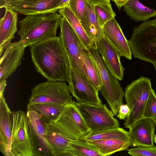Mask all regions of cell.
<instances>
[{"mask_svg":"<svg viewBox=\"0 0 156 156\" xmlns=\"http://www.w3.org/2000/svg\"><path fill=\"white\" fill-rule=\"evenodd\" d=\"M36 71L51 81L67 82L70 65L59 37H51L30 46Z\"/></svg>","mask_w":156,"mask_h":156,"instance_id":"cell-1","label":"cell"},{"mask_svg":"<svg viewBox=\"0 0 156 156\" xmlns=\"http://www.w3.org/2000/svg\"><path fill=\"white\" fill-rule=\"evenodd\" d=\"M62 17L56 12L27 15L19 22L20 40L27 47L56 36Z\"/></svg>","mask_w":156,"mask_h":156,"instance_id":"cell-2","label":"cell"},{"mask_svg":"<svg viewBox=\"0 0 156 156\" xmlns=\"http://www.w3.org/2000/svg\"><path fill=\"white\" fill-rule=\"evenodd\" d=\"M129 42L134 58L156 62V16L136 26Z\"/></svg>","mask_w":156,"mask_h":156,"instance_id":"cell-3","label":"cell"},{"mask_svg":"<svg viewBox=\"0 0 156 156\" xmlns=\"http://www.w3.org/2000/svg\"><path fill=\"white\" fill-rule=\"evenodd\" d=\"M152 89L150 79L140 76L127 85L124 96L130 112L124 123L129 129L138 120L143 118L145 106Z\"/></svg>","mask_w":156,"mask_h":156,"instance_id":"cell-4","label":"cell"},{"mask_svg":"<svg viewBox=\"0 0 156 156\" xmlns=\"http://www.w3.org/2000/svg\"><path fill=\"white\" fill-rule=\"evenodd\" d=\"M88 51L99 69L101 85L99 91L107 102L114 115H116L125 92L118 80L109 71L105 65L97 48V44Z\"/></svg>","mask_w":156,"mask_h":156,"instance_id":"cell-5","label":"cell"},{"mask_svg":"<svg viewBox=\"0 0 156 156\" xmlns=\"http://www.w3.org/2000/svg\"><path fill=\"white\" fill-rule=\"evenodd\" d=\"M50 124L58 132L70 141L80 140L90 132L76 103L73 100L66 105L57 119Z\"/></svg>","mask_w":156,"mask_h":156,"instance_id":"cell-6","label":"cell"},{"mask_svg":"<svg viewBox=\"0 0 156 156\" xmlns=\"http://www.w3.org/2000/svg\"><path fill=\"white\" fill-rule=\"evenodd\" d=\"M12 156H34L29 132V121L27 113L21 110L12 112Z\"/></svg>","mask_w":156,"mask_h":156,"instance_id":"cell-7","label":"cell"},{"mask_svg":"<svg viewBox=\"0 0 156 156\" xmlns=\"http://www.w3.org/2000/svg\"><path fill=\"white\" fill-rule=\"evenodd\" d=\"M69 86L65 82L47 80L31 89L30 103H51L66 105L72 101Z\"/></svg>","mask_w":156,"mask_h":156,"instance_id":"cell-8","label":"cell"},{"mask_svg":"<svg viewBox=\"0 0 156 156\" xmlns=\"http://www.w3.org/2000/svg\"><path fill=\"white\" fill-rule=\"evenodd\" d=\"M59 27V37L67 56L70 67L85 75L83 53L86 48L72 27L63 17Z\"/></svg>","mask_w":156,"mask_h":156,"instance_id":"cell-9","label":"cell"},{"mask_svg":"<svg viewBox=\"0 0 156 156\" xmlns=\"http://www.w3.org/2000/svg\"><path fill=\"white\" fill-rule=\"evenodd\" d=\"M76 104L90 132L119 127L118 121L106 104Z\"/></svg>","mask_w":156,"mask_h":156,"instance_id":"cell-10","label":"cell"},{"mask_svg":"<svg viewBox=\"0 0 156 156\" xmlns=\"http://www.w3.org/2000/svg\"><path fill=\"white\" fill-rule=\"evenodd\" d=\"M68 82L70 93L77 103L101 105L98 93L88 81L86 75L70 67Z\"/></svg>","mask_w":156,"mask_h":156,"instance_id":"cell-11","label":"cell"},{"mask_svg":"<svg viewBox=\"0 0 156 156\" xmlns=\"http://www.w3.org/2000/svg\"><path fill=\"white\" fill-rule=\"evenodd\" d=\"M29 132L34 156H53L47 138L44 123L36 112L27 110Z\"/></svg>","mask_w":156,"mask_h":156,"instance_id":"cell-12","label":"cell"},{"mask_svg":"<svg viewBox=\"0 0 156 156\" xmlns=\"http://www.w3.org/2000/svg\"><path fill=\"white\" fill-rule=\"evenodd\" d=\"M26 47L20 40L8 45L0 57V80H6L20 65Z\"/></svg>","mask_w":156,"mask_h":156,"instance_id":"cell-13","label":"cell"},{"mask_svg":"<svg viewBox=\"0 0 156 156\" xmlns=\"http://www.w3.org/2000/svg\"><path fill=\"white\" fill-rule=\"evenodd\" d=\"M156 125V122L149 118L137 121L129 129V146L155 147L153 139Z\"/></svg>","mask_w":156,"mask_h":156,"instance_id":"cell-14","label":"cell"},{"mask_svg":"<svg viewBox=\"0 0 156 156\" xmlns=\"http://www.w3.org/2000/svg\"><path fill=\"white\" fill-rule=\"evenodd\" d=\"M98 51L110 72L118 80H122L124 68L120 61L118 51L102 35L97 43Z\"/></svg>","mask_w":156,"mask_h":156,"instance_id":"cell-15","label":"cell"},{"mask_svg":"<svg viewBox=\"0 0 156 156\" xmlns=\"http://www.w3.org/2000/svg\"><path fill=\"white\" fill-rule=\"evenodd\" d=\"M102 29L104 37L118 51L120 56L131 60L132 54L129 41L115 18L105 24Z\"/></svg>","mask_w":156,"mask_h":156,"instance_id":"cell-16","label":"cell"},{"mask_svg":"<svg viewBox=\"0 0 156 156\" xmlns=\"http://www.w3.org/2000/svg\"><path fill=\"white\" fill-rule=\"evenodd\" d=\"M12 126V111L3 96L0 98V151L4 156H12L10 137Z\"/></svg>","mask_w":156,"mask_h":156,"instance_id":"cell-17","label":"cell"},{"mask_svg":"<svg viewBox=\"0 0 156 156\" xmlns=\"http://www.w3.org/2000/svg\"><path fill=\"white\" fill-rule=\"evenodd\" d=\"M3 16L0 20V56L14 38L17 30L18 12L6 7Z\"/></svg>","mask_w":156,"mask_h":156,"instance_id":"cell-18","label":"cell"},{"mask_svg":"<svg viewBox=\"0 0 156 156\" xmlns=\"http://www.w3.org/2000/svg\"><path fill=\"white\" fill-rule=\"evenodd\" d=\"M61 0H30L13 10L24 15L56 12Z\"/></svg>","mask_w":156,"mask_h":156,"instance_id":"cell-19","label":"cell"},{"mask_svg":"<svg viewBox=\"0 0 156 156\" xmlns=\"http://www.w3.org/2000/svg\"><path fill=\"white\" fill-rule=\"evenodd\" d=\"M66 105L51 103H29L27 109L36 112L44 123L49 124L57 119Z\"/></svg>","mask_w":156,"mask_h":156,"instance_id":"cell-20","label":"cell"},{"mask_svg":"<svg viewBox=\"0 0 156 156\" xmlns=\"http://www.w3.org/2000/svg\"><path fill=\"white\" fill-rule=\"evenodd\" d=\"M44 125L47 140L53 156H67L71 141L58 132L50 123H44Z\"/></svg>","mask_w":156,"mask_h":156,"instance_id":"cell-21","label":"cell"},{"mask_svg":"<svg viewBox=\"0 0 156 156\" xmlns=\"http://www.w3.org/2000/svg\"><path fill=\"white\" fill-rule=\"evenodd\" d=\"M124 11L136 22L144 21L156 16V10L144 6L138 0H129L123 6Z\"/></svg>","mask_w":156,"mask_h":156,"instance_id":"cell-22","label":"cell"},{"mask_svg":"<svg viewBox=\"0 0 156 156\" xmlns=\"http://www.w3.org/2000/svg\"><path fill=\"white\" fill-rule=\"evenodd\" d=\"M58 11L70 24L87 49L89 50L97 44L89 38L80 21L67 6L59 9Z\"/></svg>","mask_w":156,"mask_h":156,"instance_id":"cell-23","label":"cell"},{"mask_svg":"<svg viewBox=\"0 0 156 156\" xmlns=\"http://www.w3.org/2000/svg\"><path fill=\"white\" fill-rule=\"evenodd\" d=\"M86 142L97 148L102 156H110L115 152L126 150L130 146L129 140L119 139Z\"/></svg>","mask_w":156,"mask_h":156,"instance_id":"cell-24","label":"cell"},{"mask_svg":"<svg viewBox=\"0 0 156 156\" xmlns=\"http://www.w3.org/2000/svg\"><path fill=\"white\" fill-rule=\"evenodd\" d=\"M119 139L129 141V133L119 127L91 132L82 136L80 139L87 141L100 140Z\"/></svg>","mask_w":156,"mask_h":156,"instance_id":"cell-25","label":"cell"},{"mask_svg":"<svg viewBox=\"0 0 156 156\" xmlns=\"http://www.w3.org/2000/svg\"><path fill=\"white\" fill-rule=\"evenodd\" d=\"M83 58L87 78L90 84L98 93L101 81L97 66L88 50L86 48L83 51Z\"/></svg>","mask_w":156,"mask_h":156,"instance_id":"cell-26","label":"cell"},{"mask_svg":"<svg viewBox=\"0 0 156 156\" xmlns=\"http://www.w3.org/2000/svg\"><path fill=\"white\" fill-rule=\"evenodd\" d=\"M85 16L87 27L86 33L94 43L97 44L103 35L102 27L98 23L93 9V5L88 0H86Z\"/></svg>","mask_w":156,"mask_h":156,"instance_id":"cell-27","label":"cell"},{"mask_svg":"<svg viewBox=\"0 0 156 156\" xmlns=\"http://www.w3.org/2000/svg\"><path fill=\"white\" fill-rule=\"evenodd\" d=\"M102 156L98 150L87 142L71 141L67 156Z\"/></svg>","mask_w":156,"mask_h":156,"instance_id":"cell-28","label":"cell"},{"mask_svg":"<svg viewBox=\"0 0 156 156\" xmlns=\"http://www.w3.org/2000/svg\"><path fill=\"white\" fill-rule=\"evenodd\" d=\"M93 9L98 22L102 27L116 16L110 2L93 5Z\"/></svg>","mask_w":156,"mask_h":156,"instance_id":"cell-29","label":"cell"},{"mask_svg":"<svg viewBox=\"0 0 156 156\" xmlns=\"http://www.w3.org/2000/svg\"><path fill=\"white\" fill-rule=\"evenodd\" d=\"M67 6L80 21L86 32L87 27L86 0H69Z\"/></svg>","mask_w":156,"mask_h":156,"instance_id":"cell-30","label":"cell"},{"mask_svg":"<svg viewBox=\"0 0 156 156\" xmlns=\"http://www.w3.org/2000/svg\"><path fill=\"white\" fill-rule=\"evenodd\" d=\"M143 117L151 119L156 122V94L152 89L145 106Z\"/></svg>","mask_w":156,"mask_h":156,"instance_id":"cell-31","label":"cell"},{"mask_svg":"<svg viewBox=\"0 0 156 156\" xmlns=\"http://www.w3.org/2000/svg\"><path fill=\"white\" fill-rule=\"evenodd\" d=\"M128 153L133 156H156V147L138 146L129 150Z\"/></svg>","mask_w":156,"mask_h":156,"instance_id":"cell-32","label":"cell"},{"mask_svg":"<svg viewBox=\"0 0 156 156\" xmlns=\"http://www.w3.org/2000/svg\"><path fill=\"white\" fill-rule=\"evenodd\" d=\"M130 108L126 104H122L119 107L116 117L120 120H124L129 115Z\"/></svg>","mask_w":156,"mask_h":156,"instance_id":"cell-33","label":"cell"},{"mask_svg":"<svg viewBox=\"0 0 156 156\" xmlns=\"http://www.w3.org/2000/svg\"><path fill=\"white\" fill-rule=\"evenodd\" d=\"M30 0H10L6 4L5 8L8 7L13 9L19 7L29 2Z\"/></svg>","mask_w":156,"mask_h":156,"instance_id":"cell-34","label":"cell"},{"mask_svg":"<svg viewBox=\"0 0 156 156\" xmlns=\"http://www.w3.org/2000/svg\"><path fill=\"white\" fill-rule=\"evenodd\" d=\"M6 80H0V98L4 96V93L6 85Z\"/></svg>","mask_w":156,"mask_h":156,"instance_id":"cell-35","label":"cell"},{"mask_svg":"<svg viewBox=\"0 0 156 156\" xmlns=\"http://www.w3.org/2000/svg\"><path fill=\"white\" fill-rule=\"evenodd\" d=\"M114 2L117 7L120 8L123 6L129 0H111Z\"/></svg>","mask_w":156,"mask_h":156,"instance_id":"cell-36","label":"cell"},{"mask_svg":"<svg viewBox=\"0 0 156 156\" xmlns=\"http://www.w3.org/2000/svg\"><path fill=\"white\" fill-rule=\"evenodd\" d=\"M93 5L99 3H108L111 0H88Z\"/></svg>","mask_w":156,"mask_h":156,"instance_id":"cell-37","label":"cell"},{"mask_svg":"<svg viewBox=\"0 0 156 156\" xmlns=\"http://www.w3.org/2000/svg\"><path fill=\"white\" fill-rule=\"evenodd\" d=\"M69 0H61L59 5V9L67 6Z\"/></svg>","mask_w":156,"mask_h":156,"instance_id":"cell-38","label":"cell"},{"mask_svg":"<svg viewBox=\"0 0 156 156\" xmlns=\"http://www.w3.org/2000/svg\"><path fill=\"white\" fill-rule=\"evenodd\" d=\"M10 0H0V8H5L7 3Z\"/></svg>","mask_w":156,"mask_h":156,"instance_id":"cell-39","label":"cell"},{"mask_svg":"<svg viewBox=\"0 0 156 156\" xmlns=\"http://www.w3.org/2000/svg\"><path fill=\"white\" fill-rule=\"evenodd\" d=\"M153 140L154 142L156 144V134L154 135Z\"/></svg>","mask_w":156,"mask_h":156,"instance_id":"cell-40","label":"cell"},{"mask_svg":"<svg viewBox=\"0 0 156 156\" xmlns=\"http://www.w3.org/2000/svg\"><path fill=\"white\" fill-rule=\"evenodd\" d=\"M153 64V66H154L155 69L156 70V62H155V63H154L153 64Z\"/></svg>","mask_w":156,"mask_h":156,"instance_id":"cell-41","label":"cell"}]
</instances>
